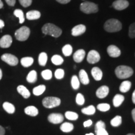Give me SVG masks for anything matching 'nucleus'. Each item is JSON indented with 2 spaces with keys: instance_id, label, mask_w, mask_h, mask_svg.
Returning <instances> with one entry per match:
<instances>
[{
  "instance_id": "1",
  "label": "nucleus",
  "mask_w": 135,
  "mask_h": 135,
  "mask_svg": "<svg viewBox=\"0 0 135 135\" xmlns=\"http://www.w3.org/2000/svg\"><path fill=\"white\" fill-rule=\"evenodd\" d=\"M42 32L45 35L58 38L62 34V30L52 23H46L42 28Z\"/></svg>"
},
{
  "instance_id": "2",
  "label": "nucleus",
  "mask_w": 135,
  "mask_h": 135,
  "mask_svg": "<svg viewBox=\"0 0 135 135\" xmlns=\"http://www.w3.org/2000/svg\"><path fill=\"white\" fill-rule=\"evenodd\" d=\"M104 29L108 33L118 32L122 29V24L119 20L112 18V19L107 20L104 23Z\"/></svg>"
},
{
  "instance_id": "3",
  "label": "nucleus",
  "mask_w": 135,
  "mask_h": 135,
  "mask_svg": "<svg viewBox=\"0 0 135 135\" xmlns=\"http://www.w3.org/2000/svg\"><path fill=\"white\" fill-rule=\"evenodd\" d=\"M115 75L119 79H126L133 75V70L128 66L121 65L115 69Z\"/></svg>"
},
{
  "instance_id": "4",
  "label": "nucleus",
  "mask_w": 135,
  "mask_h": 135,
  "mask_svg": "<svg viewBox=\"0 0 135 135\" xmlns=\"http://www.w3.org/2000/svg\"><path fill=\"white\" fill-rule=\"evenodd\" d=\"M80 10L86 14H91L96 13L98 11V6L95 3L84 1L80 4Z\"/></svg>"
},
{
  "instance_id": "5",
  "label": "nucleus",
  "mask_w": 135,
  "mask_h": 135,
  "mask_svg": "<svg viewBox=\"0 0 135 135\" xmlns=\"http://www.w3.org/2000/svg\"><path fill=\"white\" fill-rule=\"evenodd\" d=\"M30 35V30L27 26H22L17 30L15 35L16 40L20 41H25L28 39Z\"/></svg>"
},
{
  "instance_id": "6",
  "label": "nucleus",
  "mask_w": 135,
  "mask_h": 135,
  "mask_svg": "<svg viewBox=\"0 0 135 135\" xmlns=\"http://www.w3.org/2000/svg\"><path fill=\"white\" fill-rule=\"evenodd\" d=\"M42 103L43 105L46 108H53L60 105L61 100L57 97H46L43 99Z\"/></svg>"
},
{
  "instance_id": "7",
  "label": "nucleus",
  "mask_w": 135,
  "mask_h": 135,
  "mask_svg": "<svg viewBox=\"0 0 135 135\" xmlns=\"http://www.w3.org/2000/svg\"><path fill=\"white\" fill-rule=\"evenodd\" d=\"M1 60L10 66H16L18 63V59L15 56L11 54H4L1 56Z\"/></svg>"
},
{
  "instance_id": "8",
  "label": "nucleus",
  "mask_w": 135,
  "mask_h": 135,
  "mask_svg": "<svg viewBox=\"0 0 135 135\" xmlns=\"http://www.w3.org/2000/svg\"><path fill=\"white\" fill-rule=\"evenodd\" d=\"M100 60V55L96 50H91L89 52L87 56V61L89 63H97Z\"/></svg>"
},
{
  "instance_id": "9",
  "label": "nucleus",
  "mask_w": 135,
  "mask_h": 135,
  "mask_svg": "<svg viewBox=\"0 0 135 135\" xmlns=\"http://www.w3.org/2000/svg\"><path fill=\"white\" fill-rule=\"evenodd\" d=\"M129 3L127 0H116L112 4L113 8L118 11L125 9L129 6Z\"/></svg>"
},
{
  "instance_id": "10",
  "label": "nucleus",
  "mask_w": 135,
  "mask_h": 135,
  "mask_svg": "<svg viewBox=\"0 0 135 135\" xmlns=\"http://www.w3.org/2000/svg\"><path fill=\"white\" fill-rule=\"evenodd\" d=\"M48 121L53 124H60L64 120V116L60 113H51L48 116Z\"/></svg>"
},
{
  "instance_id": "11",
  "label": "nucleus",
  "mask_w": 135,
  "mask_h": 135,
  "mask_svg": "<svg viewBox=\"0 0 135 135\" xmlns=\"http://www.w3.org/2000/svg\"><path fill=\"white\" fill-rule=\"evenodd\" d=\"M12 38L10 35H6L0 39V47L2 48H8L12 44Z\"/></svg>"
},
{
  "instance_id": "12",
  "label": "nucleus",
  "mask_w": 135,
  "mask_h": 135,
  "mask_svg": "<svg viewBox=\"0 0 135 135\" xmlns=\"http://www.w3.org/2000/svg\"><path fill=\"white\" fill-rule=\"evenodd\" d=\"M107 52L109 56L112 58H117L121 55L120 50L114 45H110L108 47Z\"/></svg>"
},
{
  "instance_id": "13",
  "label": "nucleus",
  "mask_w": 135,
  "mask_h": 135,
  "mask_svg": "<svg viewBox=\"0 0 135 135\" xmlns=\"http://www.w3.org/2000/svg\"><path fill=\"white\" fill-rule=\"evenodd\" d=\"M86 28L84 25L80 24L74 27L71 30V35L73 36H78L85 33Z\"/></svg>"
},
{
  "instance_id": "14",
  "label": "nucleus",
  "mask_w": 135,
  "mask_h": 135,
  "mask_svg": "<svg viewBox=\"0 0 135 135\" xmlns=\"http://www.w3.org/2000/svg\"><path fill=\"white\" fill-rule=\"evenodd\" d=\"M109 91V88L107 86H102L97 89V92H96V95L99 98H104L108 94Z\"/></svg>"
},
{
  "instance_id": "15",
  "label": "nucleus",
  "mask_w": 135,
  "mask_h": 135,
  "mask_svg": "<svg viewBox=\"0 0 135 135\" xmlns=\"http://www.w3.org/2000/svg\"><path fill=\"white\" fill-rule=\"evenodd\" d=\"M85 51L83 49H80L74 53L73 60L76 63H81L83 61L84 57H85Z\"/></svg>"
},
{
  "instance_id": "16",
  "label": "nucleus",
  "mask_w": 135,
  "mask_h": 135,
  "mask_svg": "<svg viewBox=\"0 0 135 135\" xmlns=\"http://www.w3.org/2000/svg\"><path fill=\"white\" fill-rule=\"evenodd\" d=\"M91 75L96 81H100L103 78V72L100 68L98 67L93 68L91 70Z\"/></svg>"
},
{
  "instance_id": "17",
  "label": "nucleus",
  "mask_w": 135,
  "mask_h": 135,
  "mask_svg": "<svg viewBox=\"0 0 135 135\" xmlns=\"http://www.w3.org/2000/svg\"><path fill=\"white\" fill-rule=\"evenodd\" d=\"M79 78H80V80L82 84L84 85H87L89 83V79L87 73L85 71V70H81L79 72Z\"/></svg>"
},
{
  "instance_id": "18",
  "label": "nucleus",
  "mask_w": 135,
  "mask_h": 135,
  "mask_svg": "<svg viewBox=\"0 0 135 135\" xmlns=\"http://www.w3.org/2000/svg\"><path fill=\"white\" fill-rule=\"evenodd\" d=\"M17 91L25 99L28 98L30 97V95H31L29 90L23 85L18 86V88H17Z\"/></svg>"
},
{
  "instance_id": "19",
  "label": "nucleus",
  "mask_w": 135,
  "mask_h": 135,
  "mask_svg": "<svg viewBox=\"0 0 135 135\" xmlns=\"http://www.w3.org/2000/svg\"><path fill=\"white\" fill-rule=\"evenodd\" d=\"M41 17V13L40 11L36 10L28 11L26 13V18L29 20H38Z\"/></svg>"
},
{
  "instance_id": "20",
  "label": "nucleus",
  "mask_w": 135,
  "mask_h": 135,
  "mask_svg": "<svg viewBox=\"0 0 135 135\" xmlns=\"http://www.w3.org/2000/svg\"><path fill=\"white\" fill-rule=\"evenodd\" d=\"M25 113L31 116H36L38 114V109L34 106H29L25 109Z\"/></svg>"
},
{
  "instance_id": "21",
  "label": "nucleus",
  "mask_w": 135,
  "mask_h": 135,
  "mask_svg": "<svg viewBox=\"0 0 135 135\" xmlns=\"http://www.w3.org/2000/svg\"><path fill=\"white\" fill-rule=\"evenodd\" d=\"M124 100V97L123 95L119 94H117L114 96L113 100V103L114 107H119Z\"/></svg>"
},
{
  "instance_id": "22",
  "label": "nucleus",
  "mask_w": 135,
  "mask_h": 135,
  "mask_svg": "<svg viewBox=\"0 0 135 135\" xmlns=\"http://www.w3.org/2000/svg\"><path fill=\"white\" fill-rule=\"evenodd\" d=\"M74 129V126L73 124H71L70 123H64L61 124L60 126V129L63 132L65 133H69L73 131V129Z\"/></svg>"
},
{
  "instance_id": "23",
  "label": "nucleus",
  "mask_w": 135,
  "mask_h": 135,
  "mask_svg": "<svg viewBox=\"0 0 135 135\" xmlns=\"http://www.w3.org/2000/svg\"><path fill=\"white\" fill-rule=\"evenodd\" d=\"M131 87V83L129 81H124L121 83L119 86V90L122 93H126L129 90Z\"/></svg>"
},
{
  "instance_id": "24",
  "label": "nucleus",
  "mask_w": 135,
  "mask_h": 135,
  "mask_svg": "<svg viewBox=\"0 0 135 135\" xmlns=\"http://www.w3.org/2000/svg\"><path fill=\"white\" fill-rule=\"evenodd\" d=\"M26 80L27 81L30 83H34L36 82L37 80V73L36 71H31L27 76Z\"/></svg>"
},
{
  "instance_id": "25",
  "label": "nucleus",
  "mask_w": 135,
  "mask_h": 135,
  "mask_svg": "<svg viewBox=\"0 0 135 135\" xmlns=\"http://www.w3.org/2000/svg\"><path fill=\"white\" fill-rule=\"evenodd\" d=\"M3 108L9 114H13L15 111V107L13 104L9 102H4L3 104Z\"/></svg>"
},
{
  "instance_id": "26",
  "label": "nucleus",
  "mask_w": 135,
  "mask_h": 135,
  "mask_svg": "<svg viewBox=\"0 0 135 135\" xmlns=\"http://www.w3.org/2000/svg\"><path fill=\"white\" fill-rule=\"evenodd\" d=\"M34 60L31 57H25L21 60V63L23 66L25 68L30 67V66L33 65Z\"/></svg>"
},
{
  "instance_id": "27",
  "label": "nucleus",
  "mask_w": 135,
  "mask_h": 135,
  "mask_svg": "<svg viewBox=\"0 0 135 135\" xmlns=\"http://www.w3.org/2000/svg\"><path fill=\"white\" fill-rule=\"evenodd\" d=\"M45 90H46V86L43 84H41V85L35 87L33 89V93L35 96H40L43 94L45 91Z\"/></svg>"
},
{
  "instance_id": "28",
  "label": "nucleus",
  "mask_w": 135,
  "mask_h": 135,
  "mask_svg": "<svg viewBox=\"0 0 135 135\" xmlns=\"http://www.w3.org/2000/svg\"><path fill=\"white\" fill-rule=\"evenodd\" d=\"M81 112L86 115H93L95 113L96 108L94 106L90 105L87 108H84L81 109Z\"/></svg>"
},
{
  "instance_id": "29",
  "label": "nucleus",
  "mask_w": 135,
  "mask_h": 135,
  "mask_svg": "<svg viewBox=\"0 0 135 135\" xmlns=\"http://www.w3.org/2000/svg\"><path fill=\"white\" fill-rule=\"evenodd\" d=\"M47 61H48L47 54L46 53H44V52L40 53L38 58V62L40 65L42 66H45L47 63Z\"/></svg>"
},
{
  "instance_id": "30",
  "label": "nucleus",
  "mask_w": 135,
  "mask_h": 135,
  "mask_svg": "<svg viewBox=\"0 0 135 135\" xmlns=\"http://www.w3.org/2000/svg\"><path fill=\"white\" fill-rule=\"evenodd\" d=\"M51 61L55 65H61V64H63L64 60L61 56L60 55H55L53 56V57L51 58Z\"/></svg>"
},
{
  "instance_id": "31",
  "label": "nucleus",
  "mask_w": 135,
  "mask_h": 135,
  "mask_svg": "<svg viewBox=\"0 0 135 135\" xmlns=\"http://www.w3.org/2000/svg\"><path fill=\"white\" fill-rule=\"evenodd\" d=\"M71 86L74 89H78L80 88V82L78 78L76 75H73L71 78Z\"/></svg>"
},
{
  "instance_id": "32",
  "label": "nucleus",
  "mask_w": 135,
  "mask_h": 135,
  "mask_svg": "<svg viewBox=\"0 0 135 135\" xmlns=\"http://www.w3.org/2000/svg\"><path fill=\"white\" fill-rule=\"evenodd\" d=\"M110 123L114 127H118L122 123V118L120 116H116L111 119Z\"/></svg>"
},
{
  "instance_id": "33",
  "label": "nucleus",
  "mask_w": 135,
  "mask_h": 135,
  "mask_svg": "<svg viewBox=\"0 0 135 135\" xmlns=\"http://www.w3.org/2000/svg\"><path fill=\"white\" fill-rule=\"evenodd\" d=\"M14 15L17 18H19V22L20 23H23L25 21V17H24V13H23V11L21 9H15L14 11Z\"/></svg>"
},
{
  "instance_id": "34",
  "label": "nucleus",
  "mask_w": 135,
  "mask_h": 135,
  "mask_svg": "<svg viewBox=\"0 0 135 135\" xmlns=\"http://www.w3.org/2000/svg\"><path fill=\"white\" fill-rule=\"evenodd\" d=\"M65 117L69 120L75 121L78 118V114L73 111H66L65 113Z\"/></svg>"
},
{
  "instance_id": "35",
  "label": "nucleus",
  "mask_w": 135,
  "mask_h": 135,
  "mask_svg": "<svg viewBox=\"0 0 135 135\" xmlns=\"http://www.w3.org/2000/svg\"><path fill=\"white\" fill-rule=\"evenodd\" d=\"M62 52L65 56H69L72 54L73 48L70 45H66L62 48Z\"/></svg>"
},
{
  "instance_id": "36",
  "label": "nucleus",
  "mask_w": 135,
  "mask_h": 135,
  "mask_svg": "<svg viewBox=\"0 0 135 135\" xmlns=\"http://www.w3.org/2000/svg\"><path fill=\"white\" fill-rule=\"evenodd\" d=\"M97 109L100 111L106 112V111L109 110V109H110V105L107 103H101L97 106Z\"/></svg>"
},
{
  "instance_id": "37",
  "label": "nucleus",
  "mask_w": 135,
  "mask_h": 135,
  "mask_svg": "<svg viewBox=\"0 0 135 135\" xmlns=\"http://www.w3.org/2000/svg\"><path fill=\"white\" fill-rule=\"evenodd\" d=\"M52 72L50 70H44L41 72V76L45 80H50L52 78Z\"/></svg>"
},
{
  "instance_id": "38",
  "label": "nucleus",
  "mask_w": 135,
  "mask_h": 135,
  "mask_svg": "<svg viewBox=\"0 0 135 135\" xmlns=\"http://www.w3.org/2000/svg\"><path fill=\"white\" fill-rule=\"evenodd\" d=\"M65 76V71L63 69H58L55 73V76L58 80H61Z\"/></svg>"
},
{
  "instance_id": "39",
  "label": "nucleus",
  "mask_w": 135,
  "mask_h": 135,
  "mask_svg": "<svg viewBox=\"0 0 135 135\" xmlns=\"http://www.w3.org/2000/svg\"><path fill=\"white\" fill-rule=\"evenodd\" d=\"M85 102V99L82 94L78 93L76 97V103L78 104V105H83Z\"/></svg>"
},
{
  "instance_id": "40",
  "label": "nucleus",
  "mask_w": 135,
  "mask_h": 135,
  "mask_svg": "<svg viewBox=\"0 0 135 135\" xmlns=\"http://www.w3.org/2000/svg\"><path fill=\"white\" fill-rule=\"evenodd\" d=\"M128 35L130 38H135V22L131 24L129 27V33Z\"/></svg>"
},
{
  "instance_id": "41",
  "label": "nucleus",
  "mask_w": 135,
  "mask_h": 135,
  "mask_svg": "<svg viewBox=\"0 0 135 135\" xmlns=\"http://www.w3.org/2000/svg\"><path fill=\"white\" fill-rule=\"evenodd\" d=\"M19 2L22 6L26 8L31 4L32 0H19Z\"/></svg>"
},
{
  "instance_id": "42",
  "label": "nucleus",
  "mask_w": 135,
  "mask_h": 135,
  "mask_svg": "<svg viewBox=\"0 0 135 135\" xmlns=\"http://www.w3.org/2000/svg\"><path fill=\"white\" fill-rule=\"evenodd\" d=\"M102 128H106L105 123L102 121H98L97 123H96L95 130L99 129H102Z\"/></svg>"
},
{
  "instance_id": "43",
  "label": "nucleus",
  "mask_w": 135,
  "mask_h": 135,
  "mask_svg": "<svg viewBox=\"0 0 135 135\" xmlns=\"http://www.w3.org/2000/svg\"><path fill=\"white\" fill-rule=\"evenodd\" d=\"M95 133L97 135H109L108 133L106 130V128H102L95 130Z\"/></svg>"
},
{
  "instance_id": "44",
  "label": "nucleus",
  "mask_w": 135,
  "mask_h": 135,
  "mask_svg": "<svg viewBox=\"0 0 135 135\" xmlns=\"http://www.w3.org/2000/svg\"><path fill=\"white\" fill-rule=\"evenodd\" d=\"M93 124V121L91 120V119H88V120L84 121L83 123L84 127H89L91 125H92Z\"/></svg>"
},
{
  "instance_id": "45",
  "label": "nucleus",
  "mask_w": 135,
  "mask_h": 135,
  "mask_svg": "<svg viewBox=\"0 0 135 135\" xmlns=\"http://www.w3.org/2000/svg\"><path fill=\"white\" fill-rule=\"evenodd\" d=\"M5 1L9 6H14L15 3H16V0H5Z\"/></svg>"
},
{
  "instance_id": "46",
  "label": "nucleus",
  "mask_w": 135,
  "mask_h": 135,
  "mask_svg": "<svg viewBox=\"0 0 135 135\" xmlns=\"http://www.w3.org/2000/svg\"><path fill=\"white\" fill-rule=\"evenodd\" d=\"M56 1H58V3H61V4H67V3H70L71 0H56Z\"/></svg>"
},
{
  "instance_id": "47",
  "label": "nucleus",
  "mask_w": 135,
  "mask_h": 135,
  "mask_svg": "<svg viewBox=\"0 0 135 135\" xmlns=\"http://www.w3.org/2000/svg\"><path fill=\"white\" fill-rule=\"evenodd\" d=\"M5 134V129L3 126H0V135H4Z\"/></svg>"
},
{
  "instance_id": "48",
  "label": "nucleus",
  "mask_w": 135,
  "mask_h": 135,
  "mask_svg": "<svg viewBox=\"0 0 135 135\" xmlns=\"http://www.w3.org/2000/svg\"><path fill=\"white\" fill-rule=\"evenodd\" d=\"M131 114H132V117L133 120H134V123H135V108H134L132 110V112H131Z\"/></svg>"
},
{
  "instance_id": "49",
  "label": "nucleus",
  "mask_w": 135,
  "mask_h": 135,
  "mask_svg": "<svg viewBox=\"0 0 135 135\" xmlns=\"http://www.w3.org/2000/svg\"><path fill=\"white\" fill-rule=\"evenodd\" d=\"M4 26V23L3 20H0V29L3 28Z\"/></svg>"
},
{
  "instance_id": "50",
  "label": "nucleus",
  "mask_w": 135,
  "mask_h": 135,
  "mask_svg": "<svg viewBox=\"0 0 135 135\" xmlns=\"http://www.w3.org/2000/svg\"><path fill=\"white\" fill-rule=\"evenodd\" d=\"M132 101L133 103L135 104V90L134 91V92L132 94Z\"/></svg>"
},
{
  "instance_id": "51",
  "label": "nucleus",
  "mask_w": 135,
  "mask_h": 135,
  "mask_svg": "<svg viewBox=\"0 0 135 135\" xmlns=\"http://www.w3.org/2000/svg\"><path fill=\"white\" fill-rule=\"evenodd\" d=\"M3 7V3L1 0H0V9H1Z\"/></svg>"
},
{
  "instance_id": "52",
  "label": "nucleus",
  "mask_w": 135,
  "mask_h": 135,
  "mask_svg": "<svg viewBox=\"0 0 135 135\" xmlns=\"http://www.w3.org/2000/svg\"><path fill=\"white\" fill-rule=\"evenodd\" d=\"M2 75H3L2 71H1V69H0V80H1V78H2Z\"/></svg>"
},
{
  "instance_id": "53",
  "label": "nucleus",
  "mask_w": 135,
  "mask_h": 135,
  "mask_svg": "<svg viewBox=\"0 0 135 135\" xmlns=\"http://www.w3.org/2000/svg\"><path fill=\"white\" fill-rule=\"evenodd\" d=\"M85 135H94V134H93V133H87V134H86Z\"/></svg>"
},
{
  "instance_id": "54",
  "label": "nucleus",
  "mask_w": 135,
  "mask_h": 135,
  "mask_svg": "<svg viewBox=\"0 0 135 135\" xmlns=\"http://www.w3.org/2000/svg\"><path fill=\"white\" fill-rule=\"evenodd\" d=\"M126 135H134V134H131V133H129V134H126Z\"/></svg>"
}]
</instances>
